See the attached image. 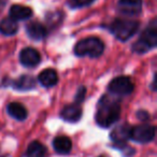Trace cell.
Instances as JSON below:
<instances>
[{
	"mask_svg": "<svg viewBox=\"0 0 157 157\" xmlns=\"http://www.w3.org/2000/svg\"><path fill=\"white\" fill-rule=\"evenodd\" d=\"M20 60L25 67H36L41 61V56L37 50L33 48H26L21 51Z\"/></svg>",
	"mask_w": 157,
	"mask_h": 157,
	"instance_id": "8",
	"label": "cell"
},
{
	"mask_svg": "<svg viewBox=\"0 0 157 157\" xmlns=\"http://www.w3.org/2000/svg\"><path fill=\"white\" fill-rule=\"evenodd\" d=\"M3 5H5V2H2V1H1V0H0V9H1V7H2Z\"/></svg>",
	"mask_w": 157,
	"mask_h": 157,
	"instance_id": "22",
	"label": "cell"
},
{
	"mask_svg": "<svg viewBox=\"0 0 157 157\" xmlns=\"http://www.w3.org/2000/svg\"><path fill=\"white\" fill-rule=\"evenodd\" d=\"M142 0H120L118 10L121 13L128 16L138 15L141 12Z\"/></svg>",
	"mask_w": 157,
	"mask_h": 157,
	"instance_id": "9",
	"label": "cell"
},
{
	"mask_svg": "<svg viewBox=\"0 0 157 157\" xmlns=\"http://www.w3.org/2000/svg\"><path fill=\"white\" fill-rule=\"evenodd\" d=\"M135 85L128 76L121 75L113 78L109 84V92L116 96H126L132 93Z\"/></svg>",
	"mask_w": 157,
	"mask_h": 157,
	"instance_id": "5",
	"label": "cell"
},
{
	"mask_svg": "<svg viewBox=\"0 0 157 157\" xmlns=\"http://www.w3.org/2000/svg\"><path fill=\"white\" fill-rule=\"evenodd\" d=\"M139 26L140 24L138 21L117 18L110 25V31L113 33L116 39L121 41H127L137 33Z\"/></svg>",
	"mask_w": 157,
	"mask_h": 157,
	"instance_id": "4",
	"label": "cell"
},
{
	"mask_svg": "<svg viewBox=\"0 0 157 157\" xmlns=\"http://www.w3.org/2000/svg\"><path fill=\"white\" fill-rule=\"evenodd\" d=\"M46 153V148L41 142L33 141L28 145L25 153L26 157H44Z\"/></svg>",
	"mask_w": 157,
	"mask_h": 157,
	"instance_id": "18",
	"label": "cell"
},
{
	"mask_svg": "<svg viewBox=\"0 0 157 157\" xmlns=\"http://www.w3.org/2000/svg\"><path fill=\"white\" fill-rule=\"evenodd\" d=\"M53 147L58 154H68L72 148V142L66 136H58L53 140Z\"/></svg>",
	"mask_w": 157,
	"mask_h": 157,
	"instance_id": "15",
	"label": "cell"
},
{
	"mask_svg": "<svg viewBox=\"0 0 157 157\" xmlns=\"http://www.w3.org/2000/svg\"><path fill=\"white\" fill-rule=\"evenodd\" d=\"M26 33L33 40H42L48 35L45 27L38 22L29 23L26 26Z\"/></svg>",
	"mask_w": 157,
	"mask_h": 157,
	"instance_id": "12",
	"label": "cell"
},
{
	"mask_svg": "<svg viewBox=\"0 0 157 157\" xmlns=\"http://www.w3.org/2000/svg\"><path fill=\"white\" fill-rule=\"evenodd\" d=\"M105 51V44L99 38L90 37L78 41L74 46V53L76 56L84 57H99Z\"/></svg>",
	"mask_w": 157,
	"mask_h": 157,
	"instance_id": "3",
	"label": "cell"
},
{
	"mask_svg": "<svg viewBox=\"0 0 157 157\" xmlns=\"http://www.w3.org/2000/svg\"><path fill=\"white\" fill-rule=\"evenodd\" d=\"M155 138V127L150 124H141L131 127L130 139L140 143H147Z\"/></svg>",
	"mask_w": 157,
	"mask_h": 157,
	"instance_id": "6",
	"label": "cell"
},
{
	"mask_svg": "<svg viewBox=\"0 0 157 157\" xmlns=\"http://www.w3.org/2000/svg\"><path fill=\"white\" fill-rule=\"evenodd\" d=\"M8 113L17 121H24L27 117V110L18 102H12L8 105Z\"/></svg>",
	"mask_w": 157,
	"mask_h": 157,
	"instance_id": "16",
	"label": "cell"
},
{
	"mask_svg": "<svg viewBox=\"0 0 157 157\" xmlns=\"http://www.w3.org/2000/svg\"><path fill=\"white\" fill-rule=\"evenodd\" d=\"M95 0H70V5L73 8H82L90 5Z\"/></svg>",
	"mask_w": 157,
	"mask_h": 157,
	"instance_id": "19",
	"label": "cell"
},
{
	"mask_svg": "<svg viewBox=\"0 0 157 157\" xmlns=\"http://www.w3.org/2000/svg\"><path fill=\"white\" fill-rule=\"evenodd\" d=\"M36 78L31 75H21L16 80H14L12 86L17 90H30L35 88L36 86Z\"/></svg>",
	"mask_w": 157,
	"mask_h": 157,
	"instance_id": "14",
	"label": "cell"
},
{
	"mask_svg": "<svg viewBox=\"0 0 157 157\" xmlns=\"http://www.w3.org/2000/svg\"><path fill=\"white\" fill-rule=\"evenodd\" d=\"M157 44V25L156 20H153L151 24L142 31L139 40L132 45V51L138 54H143L154 48Z\"/></svg>",
	"mask_w": 157,
	"mask_h": 157,
	"instance_id": "2",
	"label": "cell"
},
{
	"mask_svg": "<svg viewBox=\"0 0 157 157\" xmlns=\"http://www.w3.org/2000/svg\"><path fill=\"white\" fill-rule=\"evenodd\" d=\"M61 117L69 123H76L82 117V109L78 105H67L63 109L60 113Z\"/></svg>",
	"mask_w": 157,
	"mask_h": 157,
	"instance_id": "10",
	"label": "cell"
},
{
	"mask_svg": "<svg viewBox=\"0 0 157 157\" xmlns=\"http://www.w3.org/2000/svg\"><path fill=\"white\" fill-rule=\"evenodd\" d=\"M100 157H102V156H100Z\"/></svg>",
	"mask_w": 157,
	"mask_h": 157,
	"instance_id": "23",
	"label": "cell"
},
{
	"mask_svg": "<svg viewBox=\"0 0 157 157\" xmlns=\"http://www.w3.org/2000/svg\"><path fill=\"white\" fill-rule=\"evenodd\" d=\"M38 80H39L40 84L44 87H52V86L56 85L57 81H58V75H57V72L54 69H45L39 74L38 76Z\"/></svg>",
	"mask_w": 157,
	"mask_h": 157,
	"instance_id": "13",
	"label": "cell"
},
{
	"mask_svg": "<svg viewBox=\"0 0 157 157\" xmlns=\"http://www.w3.org/2000/svg\"><path fill=\"white\" fill-rule=\"evenodd\" d=\"M121 115L120 101L109 96H103L98 103L96 122L100 127L107 128L116 123Z\"/></svg>",
	"mask_w": 157,
	"mask_h": 157,
	"instance_id": "1",
	"label": "cell"
},
{
	"mask_svg": "<svg viewBox=\"0 0 157 157\" xmlns=\"http://www.w3.org/2000/svg\"><path fill=\"white\" fill-rule=\"evenodd\" d=\"M130 130L131 127L129 125H121L112 130L110 138L113 141V143L117 146L126 145L127 141L130 139Z\"/></svg>",
	"mask_w": 157,
	"mask_h": 157,
	"instance_id": "7",
	"label": "cell"
},
{
	"mask_svg": "<svg viewBox=\"0 0 157 157\" xmlns=\"http://www.w3.org/2000/svg\"><path fill=\"white\" fill-rule=\"evenodd\" d=\"M10 17L14 21H25L33 16V10L29 7L22 5H14L9 11Z\"/></svg>",
	"mask_w": 157,
	"mask_h": 157,
	"instance_id": "11",
	"label": "cell"
},
{
	"mask_svg": "<svg viewBox=\"0 0 157 157\" xmlns=\"http://www.w3.org/2000/svg\"><path fill=\"white\" fill-rule=\"evenodd\" d=\"M138 118L141 121H146L150 118V114L145 111H140V112H138Z\"/></svg>",
	"mask_w": 157,
	"mask_h": 157,
	"instance_id": "21",
	"label": "cell"
},
{
	"mask_svg": "<svg viewBox=\"0 0 157 157\" xmlns=\"http://www.w3.org/2000/svg\"><path fill=\"white\" fill-rule=\"evenodd\" d=\"M18 26L16 21H14L11 17L3 18L0 22V33L5 36H13L17 33Z\"/></svg>",
	"mask_w": 157,
	"mask_h": 157,
	"instance_id": "17",
	"label": "cell"
},
{
	"mask_svg": "<svg viewBox=\"0 0 157 157\" xmlns=\"http://www.w3.org/2000/svg\"><path fill=\"white\" fill-rule=\"evenodd\" d=\"M85 95H86L85 87H83V86H82L81 88H78V93H76V95H75V102L76 103L82 102V101L84 100V98H85Z\"/></svg>",
	"mask_w": 157,
	"mask_h": 157,
	"instance_id": "20",
	"label": "cell"
}]
</instances>
